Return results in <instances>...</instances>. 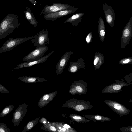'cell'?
<instances>
[{
    "mask_svg": "<svg viewBox=\"0 0 132 132\" xmlns=\"http://www.w3.org/2000/svg\"><path fill=\"white\" fill-rule=\"evenodd\" d=\"M18 17L16 15L9 14L2 20L0 23V40L8 36L21 25Z\"/></svg>",
    "mask_w": 132,
    "mask_h": 132,
    "instance_id": "cell-1",
    "label": "cell"
},
{
    "mask_svg": "<svg viewBox=\"0 0 132 132\" xmlns=\"http://www.w3.org/2000/svg\"><path fill=\"white\" fill-rule=\"evenodd\" d=\"M33 36L15 38H10L4 43L0 48V54L9 51L14 48L18 45L31 39Z\"/></svg>",
    "mask_w": 132,
    "mask_h": 132,
    "instance_id": "cell-2",
    "label": "cell"
},
{
    "mask_svg": "<svg viewBox=\"0 0 132 132\" xmlns=\"http://www.w3.org/2000/svg\"><path fill=\"white\" fill-rule=\"evenodd\" d=\"M76 7L67 4L53 3L51 5H46L42 9L41 15H45L62 10L74 9Z\"/></svg>",
    "mask_w": 132,
    "mask_h": 132,
    "instance_id": "cell-3",
    "label": "cell"
},
{
    "mask_svg": "<svg viewBox=\"0 0 132 132\" xmlns=\"http://www.w3.org/2000/svg\"><path fill=\"white\" fill-rule=\"evenodd\" d=\"M30 39L36 48L46 46L45 44L50 41L47 29L40 31L37 34L33 36Z\"/></svg>",
    "mask_w": 132,
    "mask_h": 132,
    "instance_id": "cell-4",
    "label": "cell"
},
{
    "mask_svg": "<svg viewBox=\"0 0 132 132\" xmlns=\"http://www.w3.org/2000/svg\"><path fill=\"white\" fill-rule=\"evenodd\" d=\"M88 103L83 100H79L77 99H71L66 101L62 107L71 108L76 111H81L89 109V106H87V105H87V103Z\"/></svg>",
    "mask_w": 132,
    "mask_h": 132,
    "instance_id": "cell-5",
    "label": "cell"
},
{
    "mask_svg": "<svg viewBox=\"0 0 132 132\" xmlns=\"http://www.w3.org/2000/svg\"><path fill=\"white\" fill-rule=\"evenodd\" d=\"M48 50V47L46 46L36 48L24 57L23 61L29 62L37 60L43 57Z\"/></svg>",
    "mask_w": 132,
    "mask_h": 132,
    "instance_id": "cell-6",
    "label": "cell"
},
{
    "mask_svg": "<svg viewBox=\"0 0 132 132\" xmlns=\"http://www.w3.org/2000/svg\"><path fill=\"white\" fill-rule=\"evenodd\" d=\"M28 105L25 103L20 105L14 111L12 122L14 126H18L22 121L27 112Z\"/></svg>",
    "mask_w": 132,
    "mask_h": 132,
    "instance_id": "cell-7",
    "label": "cell"
},
{
    "mask_svg": "<svg viewBox=\"0 0 132 132\" xmlns=\"http://www.w3.org/2000/svg\"><path fill=\"white\" fill-rule=\"evenodd\" d=\"M104 102L116 113L122 116L128 114L130 111L124 105L116 102L106 100Z\"/></svg>",
    "mask_w": 132,
    "mask_h": 132,
    "instance_id": "cell-8",
    "label": "cell"
},
{
    "mask_svg": "<svg viewBox=\"0 0 132 132\" xmlns=\"http://www.w3.org/2000/svg\"><path fill=\"white\" fill-rule=\"evenodd\" d=\"M78 9L76 7L74 9L63 10L52 13L44 15V18L47 20L53 21L60 17L73 13L76 12Z\"/></svg>",
    "mask_w": 132,
    "mask_h": 132,
    "instance_id": "cell-9",
    "label": "cell"
},
{
    "mask_svg": "<svg viewBox=\"0 0 132 132\" xmlns=\"http://www.w3.org/2000/svg\"><path fill=\"white\" fill-rule=\"evenodd\" d=\"M103 7L107 22L111 27H113L115 17L113 9L105 2L103 4Z\"/></svg>",
    "mask_w": 132,
    "mask_h": 132,
    "instance_id": "cell-10",
    "label": "cell"
},
{
    "mask_svg": "<svg viewBox=\"0 0 132 132\" xmlns=\"http://www.w3.org/2000/svg\"><path fill=\"white\" fill-rule=\"evenodd\" d=\"M73 54L71 51L66 52L60 58L57 64L56 67V73L61 74L65 68L71 55Z\"/></svg>",
    "mask_w": 132,
    "mask_h": 132,
    "instance_id": "cell-11",
    "label": "cell"
},
{
    "mask_svg": "<svg viewBox=\"0 0 132 132\" xmlns=\"http://www.w3.org/2000/svg\"><path fill=\"white\" fill-rule=\"evenodd\" d=\"M54 51L53 50H52L48 54L37 60L29 62H26L21 63L17 65L14 69H17L29 67L35 64L43 63L53 53Z\"/></svg>",
    "mask_w": 132,
    "mask_h": 132,
    "instance_id": "cell-12",
    "label": "cell"
},
{
    "mask_svg": "<svg viewBox=\"0 0 132 132\" xmlns=\"http://www.w3.org/2000/svg\"><path fill=\"white\" fill-rule=\"evenodd\" d=\"M85 86L81 81H76L73 82L70 86L69 91L70 93L72 95L75 94H84L85 93Z\"/></svg>",
    "mask_w": 132,
    "mask_h": 132,
    "instance_id": "cell-13",
    "label": "cell"
},
{
    "mask_svg": "<svg viewBox=\"0 0 132 132\" xmlns=\"http://www.w3.org/2000/svg\"><path fill=\"white\" fill-rule=\"evenodd\" d=\"M56 91L44 95L39 100L38 105L40 108L45 106L51 101L57 95Z\"/></svg>",
    "mask_w": 132,
    "mask_h": 132,
    "instance_id": "cell-14",
    "label": "cell"
},
{
    "mask_svg": "<svg viewBox=\"0 0 132 132\" xmlns=\"http://www.w3.org/2000/svg\"><path fill=\"white\" fill-rule=\"evenodd\" d=\"M84 14V13L82 12L77 13L68 19L64 23H70L72 25L77 26L81 22Z\"/></svg>",
    "mask_w": 132,
    "mask_h": 132,
    "instance_id": "cell-15",
    "label": "cell"
},
{
    "mask_svg": "<svg viewBox=\"0 0 132 132\" xmlns=\"http://www.w3.org/2000/svg\"><path fill=\"white\" fill-rule=\"evenodd\" d=\"M20 81L27 83H33L47 81L43 78L33 76H21L18 78Z\"/></svg>",
    "mask_w": 132,
    "mask_h": 132,
    "instance_id": "cell-16",
    "label": "cell"
},
{
    "mask_svg": "<svg viewBox=\"0 0 132 132\" xmlns=\"http://www.w3.org/2000/svg\"><path fill=\"white\" fill-rule=\"evenodd\" d=\"M124 84L115 83L105 87L102 90L103 93H113L116 92L121 90L122 86H125Z\"/></svg>",
    "mask_w": 132,
    "mask_h": 132,
    "instance_id": "cell-17",
    "label": "cell"
},
{
    "mask_svg": "<svg viewBox=\"0 0 132 132\" xmlns=\"http://www.w3.org/2000/svg\"><path fill=\"white\" fill-rule=\"evenodd\" d=\"M26 11H24L25 18L34 27H36L38 23L35 18L31 9L29 7H26Z\"/></svg>",
    "mask_w": 132,
    "mask_h": 132,
    "instance_id": "cell-18",
    "label": "cell"
},
{
    "mask_svg": "<svg viewBox=\"0 0 132 132\" xmlns=\"http://www.w3.org/2000/svg\"><path fill=\"white\" fill-rule=\"evenodd\" d=\"M79 59L77 62H71L70 63V65L68 68L69 72L71 73H74L76 72L78 69L80 68Z\"/></svg>",
    "mask_w": 132,
    "mask_h": 132,
    "instance_id": "cell-19",
    "label": "cell"
},
{
    "mask_svg": "<svg viewBox=\"0 0 132 132\" xmlns=\"http://www.w3.org/2000/svg\"><path fill=\"white\" fill-rule=\"evenodd\" d=\"M39 118H36L29 121L26 125L22 132H25L28 131L34 127L38 123Z\"/></svg>",
    "mask_w": 132,
    "mask_h": 132,
    "instance_id": "cell-20",
    "label": "cell"
},
{
    "mask_svg": "<svg viewBox=\"0 0 132 132\" xmlns=\"http://www.w3.org/2000/svg\"><path fill=\"white\" fill-rule=\"evenodd\" d=\"M41 129L46 131L51 132H57V129L49 121H47L45 124H43L41 127Z\"/></svg>",
    "mask_w": 132,
    "mask_h": 132,
    "instance_id": "cell-21",
    "label": "cell"
},
{
    "mask_svg": "<svg viewBox=\"0 0 132 132\" xmlns=\"http://www.w3.org/2000/svg\"><path fill=\"white\" fill-rule=\"evenodd\" d=\"M98 29L101 36L103 37L104 36L105 32V25L104 21L101 16H100L98 20Z\"/></svg>",
    "mask_w": 132,
    "mask_h": 132,
    "instance_id": "cell-22",
    "label": "cell"
},
{
    "mask_svg": "<svg viewBox=\"0 0 132 132\" xmlns=\"http://www.w3.org/2000/svg\"><path fill=\"white\" fill-rule=\"evenodd\" d=\"M14 108L13 105H10L5 107L0 113V118L3 117L10 113Z\"/></svg>",
    "mask_w": 132,
    "mask_h": 132,
    "instance_id": "cell-23",
    "label": "cell"
},
{
    "mask_svg": "<svg viewBox=\"0 0 132 132\" xmlns=\"http://www.w3.org/2000/svg\"><path fill=\"white\" fill-rule=\"evenodd\" d=\"M69 117L72 120L78 122L85 121V118L79 115L71 114Z\"/></svg>",
    "mask_w": 132,
    "mask_h": 132,
    "instance_id": "cell-24",
    "label": "cell"
},
{
    "mask_svg": "<svg viewBox=\"0 0 132 132\" xmlns=\"http://www.w3.org/2000/svg\"><path fill=\"white\" fill-rule=\"evenodd\" d=\"M10 130L8 128L6 124L2 123H0V132H10Z\"/></svg>",
    "mask_w": 132,
    "mask_h": 132,
    "instance_id": "cell-25",
    "label": "cell"
},
{
    "mask_svg": "<svg viewBox=\"0 0 132 132\" xmlns=\"http://www.w3.org/2000/svg\"><path fill=\"white\" fill-rule=\"evenodd\" d=\"M95 120L100 121H109L110 119L108 117H105L102 116L96 115L93 116Z\"/></svg>",
    "mask_w": 132,
    "mask_h": 132,
    "instance_id": "cell-26",
    "label": "cell"
},
{
    "mask_svg": "<svg viewBox=\"0 0 132 132\" xmlns=\"http://www.w3.org/2000/svg\"><path fill=\"white\" fill-rule=\"evenodd\" d=\"M0 93L8 94L9 92L7 89L0 84Z\"/></svg>",
    "mask_w": 132,
    "mask_h": 132,
    "instance_id": "cell-27",
    "label": "cell"
},
{
    "mask_svg": "<svg viewBox=\"0 0 132 132\" xmlns=\"http://www.w3.org/2000/svg\"><path fill=\"white\" fill-rule=\"evenodd\" d=\"M92 37V34L91 33L89 34L87 36L86 38V41L88 43H89L90 42Z\"/></svg>",
    "mask_w": 132,
    "mask_h": 132,
    "instance_id": "cell-28",
    "label": "cell"
},
{
    "mask_svg": "<svg viewBox=\"0 0 132 132\" xmlns=\"http://www.w3.org/2000/svg\"><path fill=\"white\" fill-rule=\"evenodd\" d=\"M39 121L43 124L46 123L47 121V120L44 118H42L40 120H39Z\"/></svg>",
    "mask_w": 132,
    "mask_h": 132,
    "instance_id": "cell-29",
    "label": "cell"
},
{
    "mask_svg": "<svg viewBox=\"0 0 132 132\" xmlns=\"http://www.w3.org/2000/svg\"><path fill=\"white\" fill-rule=\"evenodd\" d=\"M33 5H35L37 3V2L36 0H28Z\"/></svg>",
    "mask_w": 132,
    "mask_h": 132,
    "instance_id": "cell-30",
    "label": "cell"
},
{
    "mask_svg": "<svg viewBox=\"0 0 132 132\" xmlns=\"http://www.w3.org/2000/svg\"><path fill=\"white\" fill-rule=\"evenodd\" d=\"M99 60V58L98 57H97L95 60L94 62V64L95 65H96L98 61Z\"/></svg>",
    "mask_w": 132,
    "mask_h": 132,
    "instance_id": "cell-31",
    "label": "cell"
},
{
    "mask_svg": "<svg viewBox=\"0 0 132 132\" xmlns=\"http://www.w3.org/2000/svg\"><path fill=\"white\" fill-rule=\"evenodd\" d=\"M130 61V60L129 59H127L123 61V63H128Z\"/></svg>",
    "mask_w": 132,
    "mask_h": 132,
    "instance_id": "cell-32",
    "label": "cell"
}]
</instances>
